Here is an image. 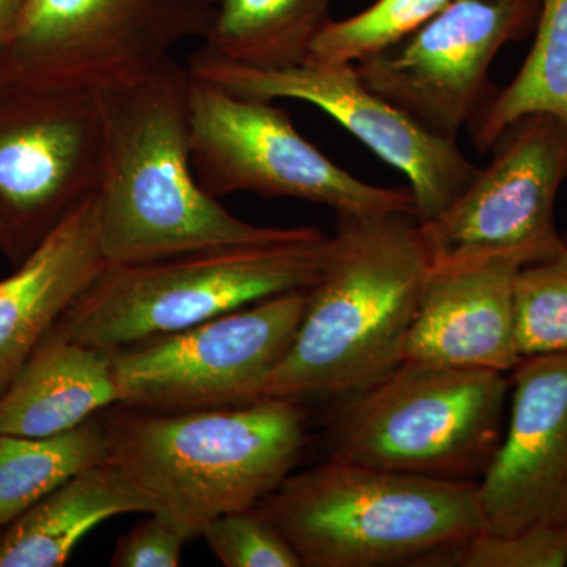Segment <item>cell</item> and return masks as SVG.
<instances>
[{
  "label": "cell",
  "mask_w": 567,
  "mask_h": 567,
  "mask_svg": "<svg viewBox=\"0 0 567 567\" xmlns=\"http://www.w3.org/2000/svg\"><path fill=\"white\" fill-rule=\"evenodd\" d=\"M539 0H451L393 50L353 65L361 81L427 132L456 141L494 92L488 70L522 39Z\"/></svg>",
  "instance_id": "4fadbf2b"
},
{
  "label": "cell",
  "mask_w": 567,
  "mask_h": 567,
  "mask_svg": "<svg viewBox=\"0 0 567 567\" xmlns=\"http://www.w3.org/2000/svg\"><path fill=\"white\" fill-rule=\"evenodd\" d=\"M118 402L114 354L52 328L0 394V435L62 434Z\"/></svg>",
  "instance_id": "e0dca14e"
},
{
  "label": "cell",
  "mask_w": 567,
  "mask_h": 567,
  "mask_svg": "<svg viewBox=\"0 0 567 567\" xmlns=\"http://www.w3.org/2000/svg\"><path fill=\"white\" fill-rule=\"evenodd\" d=\"M333 0H218L200 54L257 70L301 65Z\"/></svg>",
  "instance_id": "d6986e66"
},
{
  "label": "cell",
  "mask_w": 567,
  "mask_h": 567,
  "mask_svg": "<svg viewBox=\"0 0 567 567\" xmlns=\"http://www.w3.org/2000/svg\"><path fill=\"white\" fill-rule=\"evenodd\" d=\"M453 566L565 567L567 522L533 525L511 535L481 532L457 551Z\"/></svg>",
  "instance_id": "d4e9b609"
},
{
  "label": "cell",
  "mask_w": 567,
  "mask_h": 567,
  "mask_svg": "<svg viewBox=\"0 0 567 567\" xmlns=\"http://www.w3.org/2000/svg\"><path fill=\"white\" fill-rule=\"evenodd\" d=\"M509 391L503 372L402 361L346 395L328 429V458L477 483L505 434Z\"/></svg>",
  "instance_id": "8992f818"
},
{
  "label": "cell",
  "mask_w": 567,
  "mask_h": 567,
  "mask_svg": "<svg viewBox=\"0 0 567 567\" xmlns=\"http://www.w3.org/2000/svg\"><path fill=\"white\" fill-rule=\"evenodd\" d=\"M432 267L415 216H338L292 346L259 399L347 395L393 371Z\"/></svg>",
  "instance_id": "7a4b0ae2"
},
{
  "label": "cell",
  "mask_w": 567,
  "mask_h": 567,
  "mask_svg": "<svg viewBox=\"0 0 567 567\" xmlns=\"http://www.w3.org/2000/svg\"><path fill=\"white\" fill-rule=\"evenodd\" d=\"M200 0H29L3 50L9 84L100 93L144 80L183 41L204 39Z\"/></svg>",
  "instance_id": "ba28073f"
},
{
  "label": "cell",
  "mask_w": 567,
  "mask_h": 567,
  "mask_svg": "<svg viewBox=\"0 0 567 567\" xmlns=\"http://www.w3.org/2000/svg\"><path fill=\"white\" fill-rule=\"evenodd\" d=\"M112 464L189 537L223 514L259 505L292 475L306 446L293 399L181 413L114 405L102 413Z\"/></svg>",
  "instance_id": "3957f363"
},
{
  "label": "cell",
  "mask_w": 567,
  "mask_h": 567,
  "mask_svg": "<svg viewBox=\"0 0 567 567\" xmlns=\"http://www.w3.org/2000/svg\"><path fill=\"white\" fill-rule=\"evenodd\" d=\"M491 163L450 207L421 224L434 267L509 259L546 262L561 251L555 207L567 178V125L550 114L509 123Z\"/></svg>",
  "instance_id": "30bf717a"
},
{
  "label": "cell",
  "mask_w": 567,
  "mask_h": 567,
  "mask_svg": "<svg viewBox=\"0 0 567 567\" xmlns=\"http://www.w3.org/2000/svg\"><path fill=\"white\" fill-rule=\"evenodd\" d=\"M106 265L96 193L65 216L13 275L0 281V394Z\"/></svg>",
  "instance_id": "2e32d148"
},
{
  "label": "cell",
  "mask_w": 567,
  "mask_h": 567,
  "mask_svg": "<svg viewBox=\"0 0 567 567\" xmlns=\"http://www.w3.org/2000/svg\"><path fill=\"white\" fill-rule=\"evenodd\" d=\"M330 237L224 246L134 265H106L54 330L117 352L276 295L309 290L322 275Z\"/></svg>",
  "instance_id": "5b68a950"
},
{
  "label": "cell",
  "mask_w": 567,
  "mask_h": 567,
  "mask_svg": "<svg viewBox=\"0 0 567 567\" xmlns=\"http://www.w3.org/2000/svg\"><path fill=\"white\" fill-rule=\"evenodd\" d=\"M7 84H9V82H7L6 65H3V48H0V91H2Z\"/></svg>",
  "instance_id": "f1b7e54d"
},
{
  "label": "cell",
  "mask_w": 567,
  "mask_h": 567,
  "mask_svg": "<svg viewBox=\"0 0 567 567\" xmlns=\"http://www.w3.org/2000/svg\"><path fill=\"white\" fill-rule=\"evenodd\" d=\"M451 0H375L347 18L330 20L311 44L306 62L358 65L393 50Z\"/></svg>",
  "instance_id": "7402d4cb"
},
{
  "label": "cell",
  "mask_w": 567,
  "mask_h": 567,
  "mask_svg": "<svg viewBox=\"0 0 567 567\" xmlns=\"http://www.w3.org/2000/svg\"><path fill=\"white\" fill-rule=\"evenodd\" d=\"M536 112L567 125V0H539L535 43L524 65L472 122L477 151H491L509 123Z\"/></svg>",
  "instance_id": "44dd1931"
},
{
  "label": "cell",
  "mask_w": 567,
  "mask_h": 567,
  "mask_svg": "<svg viewBox=\"0 0 567 567\" xmlns=\"http://www.w3.org/2000/svg\"><path fill=\"white\" fill-rule=\"evenodd\" d=\"M188 66L171 59L144 80L96 93L104 126L100 246L107 265H134L309 237L312 226H257L203 188L189 144Z\"/></svg>",
  "instance_id": "6da1fadb"
},
{
  "label": "cell",
  "mask_w": 567,
  "mask_h": 567,
  "mask_svg": "<svg viewBox=\"0 0 567 567\" xmlns=\"http://www.w3.org/2000/svg\"><path fill=\"white\" fill-rule=\"evenodd\" d=\"M200 536L226 567H303L292 544L257 506L213 518Z\"/></svg>",
  "instance_id": "cb8c5ba5"
},
{
  "label": "cell",
  "mask_w": 567,
  "mask_h": 567,
  "mask_svg": "<svg viewBox=\"0 0 567 567\" xmlns=\"http://www.w3.org/2000/svg\"><path fill=\"white\" fill-rule=\"evenodd\" d=\"M306 301L308 290L276 295L112 352L118 404L181 413L257 401L292 346Z\"/></svg>",
  "instance_id": "9c48e42d"
},
{
  "label": "cell",
  "mask_w": 567,
  "mask_h": 567,
  "mask_svg": "<svg viewBox=\"0 0 567 567\" xmlns=\"http://www.w3.org/2000/svg\"><path fill=\"white\" fill-rule=\"evenodd\" d=\"M509 417L477 481L484 532L567 522V352L524 357L511 371Z\"/></svg>",
  "instance_id": "5bb4252c"
},
{
  "label": "cell",
  "mask_w": 567,
  "mask_h": 567,
  "mask_svg": "<svg viewBox=\"0 0 567 567\" xmlns=\"http://www.w3.org/2000/svg\"><path fill=\"white\" fill-rule=\"evenodd\" d=\"M0 251H9V237H7V230L2 219H0Z\"/></svg>",
  "instance_id": "83f0119b"
},
{
  "label": "cell",
  "mask_w": 567,
  "mask_h": 567,
  "mask_svg": "<svg viewBox=\"0 0 567 567\" xmlns=\"http://www.w3.org/2000/svg\"><path fill=\"white\" fill-rule=\"evenodd\" d=\"M189 144L197 181L218 199L252 193L322 205L336 216H415L410 189L369 185L347 173L301 136L276 102L245 99L194 78Z\"/></svg>",
  "instance_id": "52a82bcc"
},
{
  "label": "cell",
  "mask_w": 567,
  "mask_h": 567,
  "mask_svg": "<svg viewBox=\"0 0 567 567\" xmlns=\"http://www.w3.org/2000/svg\"><path fill=\"white\" fill-rule=\"evenodd\" d=\"M188 533L158 513L148 514L118 539L111 557L112 567H178Z\"/></svg>",
  "instance_id": "484cf974"
},
{
  "label": "cell",
  "mask_w": 567,
  "mask_h": 567,
  "mask_svg": "<svg viewBox=\"0 0 567 567\" xmlns=\"http://www.w3.org/2000/svg\"><path fill=\"white\" fill-rule=\"evenodd\" d=\"M303 567L453 566L486 529L477 483L328 458L257 505Z\"/></svg>",
  "instance_id": "277c9868"
},
{
  "label": "cell",
  "mask_w": 567,
  "mask_h": 567,
  "mask_svg": "<svg viewBox=\"0 0 567 567\" xmlns=\"http://www.w3.org/2000/svg\"><path fill=\"white\" fill-rule=\"evenodd\" d=\"M152 506L111 461L84 470L11 522L0 536V567H61L107 518Z\"/></svg>",
  "instance_id": "ac0fdd59"
},
{
  "label": "cell",
  "mask_w": 567,
  "mask_h": 567,
  "mask_svg": "<svg viewBox=\"0 0 567 567\" xmlns=\"http://www.w3.org/2000/svg\"><path fill=\"white\" fill-rule=\"evenodd\" d=\"M561 251L520 268L516 278V328L522 357L567 352V234Z\"/></svg>",
  "instance_id": "603a6c76"
},
{
  "label": "cell",
  "mask_w": 567,
  "mask_h": 567,
  "mask_svg": "<svg viewBox=\"0 0 567 567\" xmlns=\"http://www.w3.org/2000/svg\"><path fill=\"white\" fill-rule=\"evenodd\" d=\"M29 0H0V48L6 50L20 31Z\"/></svg>",
  "instance_id": "4316f807"
},
{
  "label": "cell",
  "mask_w": 567,
  "mask_h": 567,
  "mask_svg": "<svg viewBox=\"0 0 567 567\" xmlns=\"http://www.w3.org/2000/svg\"><path fill=\"white\" fill-rule=\"evenodd\" d=\"M104 126L96 93L7 84L0 91V219L24 257L99 193Z\"/></svg>",
  "instance_id": "8fae6325"
},
{
  "label": "cell",
  "mask_w": 567,
  "mask_h": 567,
  "mask_svg": "<svg viewBox=\"0 0 567 567\" xmlns=\"http://www.w3.org/2000/svg\"><path fill=\"white\" fill-rule=\"evenodd\" d=\"M509 259L432 267L404 361L511 374L520 363L516 278Z\"/></svg>",
  "instance_id": "9a60e30c"
},
{
  "label": "cell",
  "mask_w": 567,
  "mask_h": 567,
  "mask_svg": "<svg viewBox=\"0 0 567 567\" xmlns=\"http://www.w3.org/2000/svg\"><path fill=\"white\" fill-rule=\"evenodd\" d=\"M200 2L207 3V6L215 7L218 0H200Z\"/></svg>",
  "instance_id": "f546056e"
},
{
  "label": "cell",
  "mask_w": 567,
  "mask_h": 567,
  "mask_svg": "<svg viewBox=\"0 0 567 567\" xmlns=\"http://www.w3.org/2000/svg\"><path fill=\"white\" fill-rule=\"evenodd\" d=\"M186 66L194 80L245 99L298 100L327 112L369 151L405 175L420 224L450 207L480 171L456 141L427 132L372 92L353 65L305 62L290 69L257 70L196 51Z\"/></svg>",
  "instance_id": "7c38bea8"
},
{
  "label": "cell",
  "mask_w": 567,
  "mask_h": 567,
  "mask_svg": "<svg viewBox=\"0 0 567 567\" xmlns=\"http://www.w3.org/2000/svg\"><path fill=\"white\" fill-rule=\"evenodd\" d=\"M0 536H2V533H0Z\"/></svg>",
  "instance_id": "4dcf8cb0"
},
{
  "label": "cell",
  "mask_w": 567,
  "mask_h": 567,
  "mask_svg": "<svg viewBox=\"0 0 567 567\" xmlns=\"http://www.w3.org/2000/svg\"><path fill=\"white\" fill-rule=\"evenodd\" d=\"M110 457L102 413L62 434L0 435V528L71 477Z\"/></svg>",
  "instance_id": "ffe728a7"
}]
</instances>
